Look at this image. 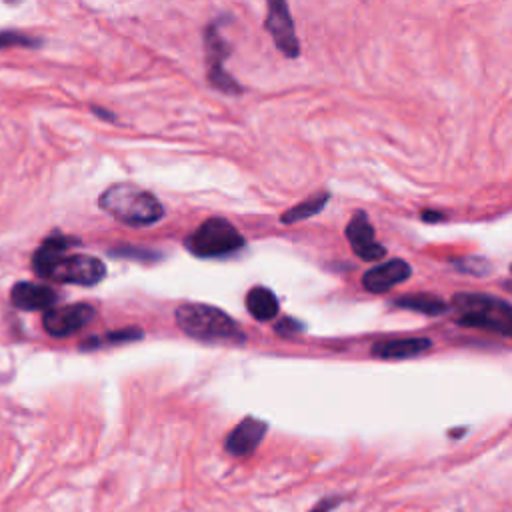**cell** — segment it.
<instances>
[{
  "label": "cell",
  "instance_id": "1",
  "mask_svg": "<svg viewBox=\"0 0 512 512\" xmlns=\"http://www.w3.org/2000/svg\"><path fill=\"white\" fill-rule=\"evenodd\" d=\"M178 328L200 342L208 344H242L246 340L244 330L230 318L224 310L210 306L188 302L180 304L174 312Z\"/></svg>",
  "mask_w": 512,
  "mask_h": 512
},
{
  "label": "cell",
  "instance_id": "2",
  "mask_svg": "<svg viewBox=\"0 0 512 512\" xmlns=\"http://www.w3.org/2000/svg\"><path fill=\"white\" fill-rule=\"evenodd\" d=\"M98 204L112 218L128 226H150L164 216L160 200L152 192L130 182L108 186L100 194Z\"/></svg>",
  "mask_w": 512,
  "mask_h": 512
},
{
  "label": "cell",
  "instance_id": "3",
  "mask_svg": "<svg viewBox=\"0 0 512 512\" xmlns=\"http://www.w3.org/2000/svg\"><path fill=\"white\" fill-rule=\"evenodd\" d=\"M452 304L458 324L512 336V306L508 302L486 294H456Z\"/></svg>",
  "mask_w": 512,
  "mask_h": 512
},
{
  "label": "cell",
  "instance_id": "4",
  "mask_svg": "<svg viewBox=\"0 0 512 512\" xmlns=\"http://www.w3.org/2000/svg\"><path fill=\"white\" fill-rule=\"evenodd\" d=\"M242 246V234L226 218H208L186 238V248L198 258H222Z\"/></svg>",
  "mask_w": 512,
  "mask_h": 512
},
{
  "label": "cell",
  "instance_id": "5",
  "mask_svg": "<svg viewBox=\"0 0 512 512\" xmlns=\"http://www.w3.org/2000/svg\"><path fill=\"white\" fill-rule=\"evenodd\" d=\"M106 274L104 262L96 256L86 254H64L50 270L48 278L62 282V284H80V286H94Z\"/></svg>",
  "mask_w": 512,
  "mask_h": 512
},
{
  "label": "cell",
  "instance_id": "6",
  "mask_svg": "<svg viewBox=\"0 0 512 512\" xmlns=\"http://www.w3.org/2000/svg\"><path fill=\"white\" fill-rule=\"evenodd\" d=\"M96 310L88 302H76L68 306H54L44 314V330L54 338H66L84 328Z\"/></svg>",
  "mask_w": 512,
  "mask_h": 512
},
{
  "label": "cell",
  "instance_id": "7",
  "mask_svg": "<svg viewBox=\"0 0 512 512\" xmlns=\"http://www.w3.org/2000/svg\"><path fill=\"white\" fill-rule=\"evenodd\" d=\"M264 26L284 56L296 58L300 54V42L296 38L294 22L286 2H280V0L268 2V14H266Z\"/></svg>",
  "mask_w": 512,
  "mask_h": 512
},
{
  "label": "cell",
  "instance_id": "8",
  "mask_svg": "<svg viewBox=\"0 0 512 512\" xmlns=\"http://www.w3.org/2000/svg\"><path fill=\"white\" fill-rule=\"evenodd\" d=\"M268 424L256 416L242 418L224 438V450L234 458H248L264 440Z\"/></svg>",
  "mask_w": 512,
  "mask_h": 512
},
{
  "label": "cell",
  "instance_id": "9",
  "mask_svg": "<svg viewBox=\"0 0 512 512\" xmlns=\"http://www.w3.org/2000/svg\"><path fill=\"white\" fill-rule=\"evenodd\" d=\"M206 42V54H208V78L210 84L222 92L228 94H238L242 92V88L236 84V80L224 72L222 68V60L230 54V46L224 42V38L218 34V30L214 26H210L206 30L204 36Z\"/></svg>",
  "mask_w": 512,
  "mask_h": 512
},
{
  "label": "cell",
  "instance_id": "10",
  "mask_svg": "<svg viewBox=\"0 0 512 512\" xmlns=\"http://www.w3.org/2000/svg\"><path fill=\"white\" fill-rule=\"evenodd\" d=\"M346 238L354 250V254L362 260H378L386 256V248L376 242L374 228L364 212H356L348 226H346Z\"/></svg>",
  "mask_w": 512,
  "mask_h": 512
},
{
  "label": "cell",
  "instance_id": "11",
  "mask_svg": "<svg viewBox=\"0 0 512 512\" xmlns=\"http://www.w3.org/2000/svg\"><path fill=\"white\" fill-rule=\"evenodd\" d=\"M410 274H412V270H410L408 262H404L400 258H392V260H386V262L370 268L368 272H364L362 286L368 292L380 294V292L390 290L394 284L408 280Z\"/></svg>",
  "mask_w": 512,
  "mask_h": 512
},
{
  "label": "cell",
  "instance_id": "12",
  "mask_svg": "<svg viewBox=\"0 0 512 512\" xmlns=\"http://www.w3.org/2000/svg\"><path fill=\"white\" fill-rule=\"evenodd\" d=\"M10 300L18 310H50L56 302V292L38 282H16L10 290Z\"/></svg>",
  "mask_w": 512,
  "mask_h": 512
},
{
  "label": "cell",
  "instance_id": "13",
  "mask_svg": "<svg viewBox=\"0 0 512 512\" xmlns=\"http://www.w3.org/2000/svg\"><path fill=\"white\" fill-rule=\"evenodd\" d=\"M432 342L428 338H390V340H378L372 346V356L384 358V360H402L424 354Z\"/></svg>",
  "mask_w": 512,
  "mask_h": 512
},
{
  "label": "cell",
  "instance_id": "14",
  "mask_svg": "<svg viewBox=\"0 0 512 512\" xmlns=\"http://www.w3.org/2000/svg\"><path fill=\"white\" fill-rule=\"evenodd\" d=\"M76 244V238H68V236H52L46 238L42 242V246L34 252L32 256V270L40 276V278H48L52 266L66 254V250L70 246Z\"/></svg>",
  "mask_w": 512,
  "mask_h": 512
},
{
  "label": "cell",
  "instance_id": "15",
  "mask_svg": "<svg viewBox=\"0 0 512 512\" xmlns=\"http://www.w3.org/2000/svg\"><path fill=\"white\" fill-rule=\"evenodd\" d=\"M246 310L256 318V320H272L278 314V298L274 292L266 286H254L246 294Z\"/></svg>",
  "mask_w": 512,
  "mask_h": 512
},
{
  "label": "cell",
  "instance_id": "16",
  "mask_svg": "<svg viewBox=\"0 0 512 512\" xmlns=\"http://www.w3.org/2000/svg\"><path fill=\"white\" fill-rule=\"evenodd\" d=\"M394 304L400 308H406V310L428 314V316H438V314L446 312V308H448V304L444 300L430 296V294H408V296L396 298Z\"/></svg>",
  "mask_w": 512,
  "mask_h": 512
},
{
  "label": "cell",
  "instance_id": "17",
  "mask_svg": "<svg viewBox=\"0 0 512 512\" xmlns=\"http://www.w3.org/2000/svg\"><path fill=\"white\" fill-rule=\"evenodd\" d=\"M328 200H330V194H328V192H318V194L306 198L304 202L296 204V206L290 208L288 212H284V214L280 216V222H282V224H294V222L306 220V218L318 214V212L324 208V204H326Z\"/></svg>",
  "mask_w": 512,
  "mask_h": 512
},
{
  "label": "cell",
  "instance_id": "18",
  "mask_svg": "<svg viewBox=\"0 0 512 512\" xmlns=\"http://www.w3.org/2000/svg\"><path fill=\"white\" fill-rule=\"evenodd\" d=\"M452 264L466 274H474V276H484L490 272V262L480 258V256H462L458 260H452Z\"/></svg>",
  "mask_w": 512,
  "mask_h": 512
},
{
  "label": "cell",
  "instance_id": "19",
  "mask_svg": "<svg viewBox=\"0 0 512 512\" xmlns=\"http://www.w3.org/2000/svg\"><path fill=\"white\" fill-rule=\"evenodd\" d=\"M38 38H30L26 34H20V32H0V48H6V46H12V44H20V46H38Z\"/></svg>",
  "mask_w": 512,
  "mask_h": 512
},
{
  "label": "cell",
  "instance_id": "20",
  "mask_svg": "<svg viewBox=\"0 0 512 512\" xmlns=\"http://www.w3.org/2000/svg\"><path fill=\"white\" fill-rule=\"evenodd\" d=\"M140 338H142L140 328H126V330H114V332L106 334L104 340L106 342H128V340H140Z\"/></svg>",
  "mask_w": 512,
  "mask_h": 512
},
{
  "label": "cell",
  "instance_id": "21",
  "mask_svg": "<svg viewBox=\"0 0 512 512\" xmlns=\"http://www.w3.org/2000/svg\"><path fill=\"white\" fill-rule=\"evenodd\" d=\"M342 500H344V496H324L308 512H332L334 508H338L342 504Z\"/></svg>",
  "mask_w": 512,
  "mask_h": 512
},
{
  "label": "cell",
  "instance_id": "22",
  "mask_svg": "<svg viewBox=\"0 0 512 512\" xmlns=\"http://www.w3.org/2000/svg\"><path fill=\"white\" fill-rule=\"evenodd\" d=\"M298 330H302V324L296 322L294 318H284V320H280V322L276 324V332H278V334H284V336L294 334V332H298Z\"/></svg>",
  "mask_w": 512,
  "mask_h": 512
},
{
  "label": "cell",
  "instance_id": "23",
  "mask_svg": "<svg viewBox=\"0 0 512 512\" xmlns=\"http://www.w3.org/2000/svg\"><path fill=\"white\" fill-rule=\"evenodd\" d=\"M92 110H94L96 116H100V118H104V120H114V118H116L114 114H110V110H104V108H98V106H92Z\"/></svg>",
  "mask_w": 512,
  "mask_h": 512
},
{
  "label": "cell",
  "instance_id": "24",
  "mask_svg": "<svg viewBox=\"0 0 512 512\" xmlns=\"http://www.w3.org/2000/svg\"><path fill=\"white\" fill-rule=\"evenodd\" d=\"M444 216L440 214V212H432V210H426V212H422V220H426V222H434V220H442Z\"/></svg>",
  "mask_w": 512,
  "mask_h": 512
},
{
  "label": "cell",
  "instance_id": "25",
  "mask_svg": "<svg viewBox=\"0 0 512 512\" xmlns=\"http://www.w3.org/2000/svg\"><path fill=\"white\" fill-rule=\"evenodd\" d=\"M510 274H512V266H510Z\"/></svg>",
  "mask_w": 512,
  "mask_h": 512
}]
</instances>
